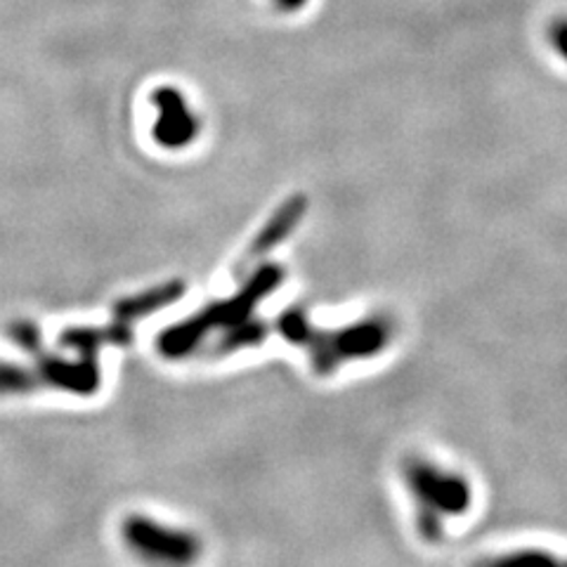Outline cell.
<instances>
[{
	"label": "cell",
	"instance_id": "1",
	"mask_svg": "<svg viewBox=\"0 0 567 567\" xmlns=\"http://www.w3.org/2000/svg\"><path fill=\"white\" fill-rule=\"evenodd\" d=\"M402 481L414 502L416 532L423 542L437 544L445 537V523L471 511L473 487L468 477L429 458H404Z\"/></svg>",
	"mask_w": 567,
	"mask_h": 567
},
{
	"label": "cell",
	"instance_id": "2",
	"mask_svg": "<svg viewBox=\"0 0 567 567\" xmlns=\"http://www.w3.org/2000/svg\"><path fill=\"white\" fill-rule=\"evenodd\" d=\"M279 279L281 270L272 268V265L258 270L235 298L223 300V303L210 306L199 315H194L192 319H185V322L166 329L158 336V350H162V354H166L168 360L185 358V354L197 350L204 343V339L213 329H227L248 319V315L256 308V300L272 293Z\"/></svg>",
	"mask_w": 567,
	"mask_h": 567
},
{
	"label": "cell",
	"instance_id": "3",
	"mask_svg": "<svg viewBox=\"0 0 567 567\" xmlns=\"http://www.w3.org/2000/svg\"><path fill=\"white\" fill-rule=\"evenodd\" d=\"M395 339V322L385 315H374L360 319L336 331L310 329L306 346L310 352L312 369L319 377H329L336 369L350 362H364L377 358Z\"/></svg>",
	"mask_w": 567,
	"mask_h": 567
},
{
	"label": "cell",
	"instance_id": "4",
	"mask_svg": "<svg viewBox=\"0 0 567 567\" xmlns=\"http://www.w3.org/2000/svg\"><path fill=\"white\" fill-rule=\"evenodd\" d=\"M121 539L150 567H192L204 554V544L192 529L166 525L142 513H133L121 523Z\"/></svg>",
	"mask_w": 567,
	"mask_h": 567
},
{
	"label": "cell",
	"instance_id": "5",
	"mask_svg": "<svg viewBox=\"0 0 567 567\" xmlns=\"http://www.w3.org/2000/svg\"><path fill=\"white\" fill-rule=\"evenodd\" d=\"M154 104L158 106V121L154 126V137L158 145L177 150L197 135V118L192 116L183 95L173 87H162L154 93Z\"/></svg>",
	"mask_w": 567,
	"mask_h": 567
},
{
	"label": "cell",
	"instance_id": "6",
	"mask_svg": "<svg viewBox=\"0 0 567 567\" xmlns=\"http://www.w3.org/2000/svg\"><path fill=\"white\" fill-rule=\"evenodd\" d=\"M306 213V199L303 197H293L287 204H281L279 210L270 218V223L260 229V235L254 239L251 248H248V260H256L260 256H265L268 251L291 235L293 225L303 218Z\"/></svg>",
	"mask_w": 567,
	"mask_h": 567
},
{
	"label": "cell",
	"instance_id": "7",
	"mask_svg": "<svg viewBox=\"0 0 567 567\" xmlns=\"http://www.w3.org/2000/svg\"><path fill=\"white\" fill-rule=\"evenodd\" d=\"M131 339V331L126 322H116L106 329H69L62 336V343L66 348H74L81 358H91L95 360V354L102 346H110V343H126Z\"/></svg>",
	"mask_w": 567,
	"mask_h": 567
},
{
	"label": "cell",
	"instance_id": "8",
	"mask_svg": "<svg viewBox=\"0 0 567 567\" xmlns=\"http://www.w3.org/2000/svg\"><path fill=\"white\" fill-rule=\"evenodd\" d=\"M183 296V284L181 281H173V284H164V287H156L152 291L140 293L135 298H126L121 300V303L114 308V315L118 322H131L135 317L142 315H150L154 310H162L166 306H171L175 298Z\"/></svg>",
	"mask_w": 567,
	"mask_h": 567
},
{
	"label": "cell",
	"instance_id": "9",
	"mask_svg": "<svg viewBox=\"0 0 567 567\" xmlns=\"http://www.w3.org/2000/svg\"><path fill=\"white\" fill-rule=\"evenodd\" d=\"M471 567H567V558L542 551V548H523V551L483 558Z\"/></svg>",
	"mask_w": 567,
	"mask_h": 567
},
{
	"label": "cell",
	"instance_id": "10",
	"mask_svg": "<svg viewBox=\"0 0 567 567\" xmlns=\"http://www.w3.org/2000/svg\"><path fill=\"white\" fill-rule=\"evenodd\" d=\"M43 388L33 367L12 364L0 360V398L3 395H27Z\"/></svg>",
	"mask_w": 567,
	"mask_h": 567
},
{
	"label": "cell",
	"instance_id": "11",
	"mask_svg": "<svg viewBox=\"0 0 567 567\" xmlns=\"http://www.w3.org/2000/svg\"><path fill=\"white\" fill-rule=\"evenodd\" d=\"M548 43H551L556 55L567 64V17H558V20L548 27Z\"/></svg>",
	"mask_w": 567,
	"mask_h": 567
},
{
	"label": "cell",
	"instance_id": "12",
	"mask_svg": "<svg viewBox=\"0 0 567 567\" xmlns=\"http://www.w3.org/2000/svg\"><path fill=\"white\" fill-rule=\"evenodd\" d=\"M275 3L281 6V8H287V10H296L300 6H306V0H275Z\"/></svg>",
	"mask_w": 567,
	"mask_h": 567
}]
</instances>
